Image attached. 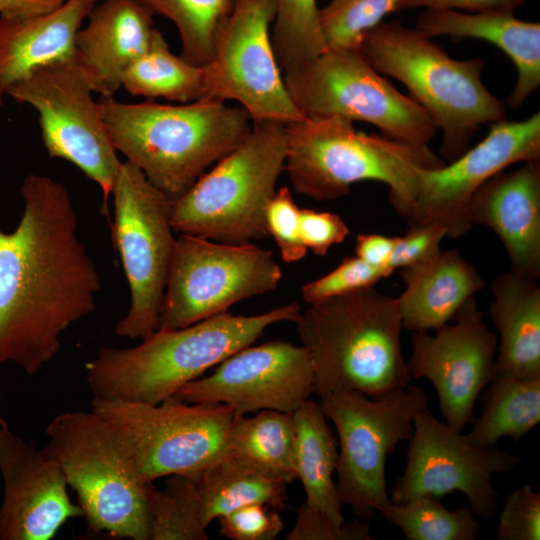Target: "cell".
Instances as JSON below:
<instances>
[{
  "label": "cell",
  "instance_id": "4316f807",
  "mask_svg": "<svg viewBox=\"0 0 540 540\" xmlns=\"http://www.w3.org/2000/svg\"><path fill=\"white\" fill-rule=\"evenodd\" d=\"M491 290L489 316L500 336L494 376L540 378V287L537 279L510 269L494 278Z\"/></svg>",
  "mask_w": 540,
  "mask_h": 540
},
{
  "label": "cell",
  "instance_id": "d6a6232c",
  "mask_svg": "<svg viewBox=\"0 0 540 540\" xmlns=\"http://www.w3.org/2000/svg\"><path fill=\"white\" fill-rule=\"evenodd\" d=\"M138 1L175 24L181 39L180 56L200 67L210 62L215 34L234 4V0Z\"/></svg>",
  "mask_w": 540,
  "mask_h": 540
},
{
  "label": "cell",
  "instance_id": "4dcf8cb0",
  "mask_svg": "<svg viewBox=\"0 0 540 540\" xmlns=\"http://www.w3.org/2000/svg\"><path fill=\"white\" fill-rule=\"evenodd\" d=\"M482 412L465 434L480 446H494L502 437L518 441L540 421V378L494 376L481 395Z\"/></svg>",
  "mask_w": 540,
  "mask_h": 540
},
{
  "label": "cell",
  "instance_id": "5b68a950",
  "mask_svg": "<svg viewBox=\"0 0 540 540\" xmlns=\"http://www.w3.org/2000/svg\"><path fill=\"white\" fill-rule=\"evenodd\" d=\"M284 171L297 194L316 201L348 195L360 181L386 184L394 210L405 219L415 203L422 170L446 163L429 146H412L357 131L340 117L286 124Z\"/></svg>",
  "mask_w": 540,
  "mask_h": 540
},
{
  "label": "cell",
  "instance_id": "484cf974",
  "mask_svg": "<svg viewBox=\"0 0 540 540\" xmlns=\"http://www.w3.org/2000/svg\"><path fill=\"white\" fill-rule=\"evenodd\" d=\"M405 284L397 297L402 326L412 332L436 330L454 318L484 279L455 248L400 269Z\"/></svg>",
  "mask_w": 540,
  "mask_h": 540
},
{
  "label": "cell",
  "instance_id": "4fadbf2b",
  "mask_svg": "<svg viewBox=\"0 0 540 540\" xmlns=\"http://www.w3.org/2000/svg\"><path fill=\"white\" fill-rule=\"evenodd\" d=\"M92 93L74 57L39 67L6 91L38 112L48 155L72 163L97 183L103 194L102 213L108 215V198L122 162Z\"/></svg>",
  "mask_w": 540,
  "mask_h": 540
},
{
  "label": "cell",
  "instance_id": "f6af8a7d",
  "mask_svg": "<svg viewBox=\"0 0 540 540\" xmlns=\"http://www.w3.org/2000/svg\"><path fill=\"white\" fill-rule=\"evenodd\" d=\"M69 0H0V16L34 17L60 9Z\"/></svg>",
  "mask_w": 540,
  "mask_h": 540
},
{
  "label": "cell",
  "instance_id": "60d3db41",
  "mask_svg": "<svg viewBox=\"0 0 540 540\" xmlns=\"http://www.w3.org/2000/svg\"><path fill=\"white\" fill-rule=\"evenodd\" d=\"M445 237V230L436 225L408 227L404 236L397 237L388 267L395 271L428 260L441 250Z\"/></svg>",
  "mask_w": 540,
  "mask_h": 540
},
{
  "label": "cell",
  "instance_id": "7402d4cb",
  "mask_svg": "<svg viewBox=\"0 0 540 540\" xmlns=\"http://www.w3.org/2000/svg\"><path fill=\"white\" fill-rule=\"evenodd\" d=\"M74 42V59L94 93L112 98L128 65L149 46L156 29L153 13L138 0H101Z\"/></svg>",
  "mask_w": 540,
  "mask_h": 540
},
{
  "label": "cell",
  "instance_id": "52a82bcc",
  "mask_svg": "<svg viewBox=\"0 0 540 540\" xmlns=\"http://www.w3.org/2000/svg\"><path fill=\"white\" fill-rule=\"evenodd\" d=\"M46 447L78 497L89 529L150 540V492L122 428L91 409L67 411L46 426Z\"/></svg>",
  "mask_w": 540,
  "mask_h": 540
},
{
  "label": "cell",
  "instance_id": "9a60e30c",
  "mask_svg": "<svg viewBox=\"0 0 540 540\" xmlns=\"http://www.w3.org/2000/svg\"><path fill=\"white\" fill-rule=\"evenodd\" d=\"M276 0H234L219 26L206 71V98L235 100L252 122L304 118L292 103L277 63L271 24Z\"/></svg>",
  "mask_w": 540,
  "mask_h": 540
},
{
  "label": "cell",
  "instance_id": "d6986e66",
  "mask_svg": "<svg viewBox=\"0 0 540 540\" xmlns=\"http://www.w3.org/2000/svg\"><path fill=\"white\" fill-rule=\"evenodd\" d=\"M314 393L307 349L285 341L246 346L215 371L180 388L174 397L188 403L228 406L235 416L264 409L293 413Z\"/></svg>",
  "mask_w": 540,
  "mask_h": 540
},
{
  "label": "cell",
  "instance_id": "8fae6325",
  "mask_svg": "<svg viewBox=\"0 0 540 540\" xmlns=\"http://www.w3.org/2000/svg\"><path fill=\"white\" fill-rule=\"evenodd\" d=\"M111 195L113 243L130 290V307L115 332L142 340L159 326L176 242L171 223L173 200L127 160L119 167Z\"/></svg>",
  "mask_w": 540,
  "mask_h": 540
},
{
  "label": "cell",
  "instance_id": "ab89813d",
  "mask_svg": "<svg viewBox=\"0 0 540 540\" xmlns=\"http://www.w3.org/2000/svg\"><path fill=\"white\" fill-rule=\"evenodd\" d=\"M287 540H370L373 539L366 522L339 524L304 502L297 510L295 523Z\"/></svg>",
  "mask_w": 540,
  "mask_h": 540
},
{
  "label": "cell",
  "instance_id": "6da1fadb",
  "mask_svg": "<svg viewBox=\"0 0 540 540\" xmlns=\"http://www.w3.org/2000/svg\"><path fill=\"white\" fill-rule=\"evenodd\" d=\"M20 190L17 227L0 229V365L32 376L57 355L61 335L96 309L101 282L65 186L32 173Z\"/></svg>",
  "mask_w": 540,
  "mask_h": 540
},
{
  "label": "cell",
  "instance_id": "83f0119b",
  "mask_svg": "<svg viewBox=\"0 0 540 540\" xmlns=\"http://www.w3.org/2000/svg\"><path fill=\"white\" fill-rule=\"evenodd\" d=\"M292 415L295 469L305 490L304 503L343 524L342 503L333 480L338 462V441L319 403L309 398Z\"/></svg>",
  "mask_w": 540,
  "mask_h": 540
},
{
  "label": "cell",
  "instance_id": "74e56055",
  "mask_svg": "<svg viewBox=\"0 0 540 540\" xmlns=\"http://www.w3.org/2000/svg\"><path fill=\"white\" fill-rule=\"evenodd\" d=\"M497 540L540 539V493L529 484L513 490L499 515Z\"/></svg>",
  "mask_w": 540,
  "mask_h": 540
},
{
  "label": "cell",
  "instance_id": "d590c367",
  "mask_svg": "<svg viewBox=\"0 0 540 540\" xmlns=\"http://www.w3.org/2000/svg\"><path fill=\"white\" fill-rule=\"evenodd\" d=\"M393 272L387 267L370 266L357 256H348L328 274L304 284L301 297L307 304L319 303L374 286Z\"/></svg>",
  "mask_w": 540,
  "mask_h": 540
},
{
  "label": "cell",
  "instance_id": "9c48e42d",
  "mask_svg": "<svg viewBox=\"0 0 540 540\" xmlns=\"http://www.w3.org/2000/svg\"><path fill=\"white\" fill-rule=\"evenodd\" d=\"M282 77L304 117L368 122L382 136L412 146H429L438 131L430 114L382 77L360 50H325Z\"/></svg>",
  "mask_w": 540,
  "mask_h": 540
},
{
  "label": "cell",
  "instance_id": "5bb4252c",
  "mask_svg": "<svg viewBox=\"0 0 540 540\" xmlns=\"http://www.w3.org/2000/svg\"><path fill=\"white\" fill-rule=\"evenodd\" d=\"M91 405L122 428L146 482L192 473L227 455L235 415L226 405L174 396L157 404L93 398Z\"/></svg>",
  "mask_w": 540,
  "mask_h": 540
},
{
  "label": "cell",
  "instance_id": "cb8c5ba5",
  "mask_svg": "<svg viewBox=\"0 0 540 540\" xmlns=\"http://www.w3.org/2000/svg\"><path fill=\"white\" fill-rule=\"evenodd\" d=\"M415 28L429 38L480 39L501 49L517 70L516 84L507 98L513 109L520 108L540 86L539 22L518 19L513 11L426 9L418 17Z\"/></svg>",
  "mask_w": 540,
  "mask_h": 540
},
{
  "label": "cell",
  "instance_id": "ba28073f",
  "mask_svg": "<svg viewBox=\"0 0 540 540\" xmlns=\"http://www.w3.org/2000/svg\"><path fill=\"white\" fill-rule=\"evenodd\" d=\"M286 151V124L253 122L237 148L172 201L174 231L237 245L267 238L265 210Z\"/></svg>",
  "mask_w": 540,
  "mask_h": 540
},
{
  "label": "cell",
  "instance_id": "8992f818",
  "mask_svg": "<svg viewBox=\"0 0 540 540\" xmlns=\"http://www.w3.org/2000/svg\"><path fill=\"white\" fill-rule=\"evenodd\" d=\"M380 74L403 83L442 131L439 156L450 163L470 148L481 125L506 119L502 100L482 81V58L457 60L398 20L368 30L359 48Z\"/></svg>",
  "mask_w": 540,
  "mask_h": 540
},
{
  "label": "cell",
  "instance_id": "8d00e7d4",
  "mask_svg": "<svg viewBox=\"0 0 540 540\" xmlns=\"http://www.w3.org/2000/svg\"><path fill=\"white\" fill-rule=\"evenodd\" d=\"M265 221L284 262L294 263L305 257L307 248L301 235L300 208L288 187L276 190L267 204Z\"/></svg>",
  "mask_w": 540,
  "mask_h": 540
},
{
  "label": "cell",
  "instance_id": "ffe728a7",
  "mask_svg": "<svg viewBox=\"0 0 540 540\" xmlns=\"http://www.w3.org/2000/svg\"><path fill=\"white\" fill-rule=\"evenodd\" d=\"M0 540H51L71 518L84 517L69 497L61 466L48 448L12 431L0 417Z\"/></svg>",
  "mask_w": 540,
  "mask_h": 540
},
{
  "label": "cell",
  "instance_id": "7c38bea8",
  "mask_svg": "<svg viewBox=\"0 0 540 540\" xmlns=\"http://www.w3.org/2000/svg\"><path fill=\"white\" fill-rule=\"evenodd\" d=\"M282 271L272 251L181 234L176 238L158 329L183 328L271 292Z\"/></svg>",
  "mask_w": 540,
  "mask_h": 540
},
{
  "label": "cell",
  "instance_id": "7bdbcfd3",
  "mask_svg": "<svg viewBox=\"0 0 540 540\" xmlns=\"http://www.w3.org/2000/svg\"><path fill=\"white\" fill-rule=\"evenodd\" d=\"M526 0H401L398 10L412 8L426 9H460L466 12L514 11Z\"/></svg>",
  "mask_w": 540,
  "mask_h": 540
},
{
  "label": "cell",
  "instance_id": "e575fe53",
  "mask_svg": "<svg viewBox=\"0 0 540 540\" xmlns=\"http://www.w3.org/2000/svg\"><path fill=\"white\" fill-rule=\"evenodd\" d=\"M401 0H331L319 9L325 50H359L364 34L399 11Z\"/></svg>",
  "mask_w": 540,
  "mask_h": 540
},
{
  "label": "cell",
  "instance_id": "d4e9b609",
  "mask_svg": "<svg viewBox=\"0 0 540 540\" xmlns=\"http://www.w3.org/2000/svg\"><path fill=\"white\" fill-rule=\"evenodd\" d=\"M94 0H69L34 17L0 16V106L8 88L35 69L74 57V42Z\"/></svg>",
  "mask_w": 540,
  "mask_h": 540
},
{
  "label": "cell",
  "instance_id": "f35d334b",
  "mask_svg": "<svg viewBox=\"0 0 540 540\" xmlns=\"http://www.w3.org/2000/svg\"><path fill=\"white\" fill-rule=\"evenodd\" d=\"M263 503L242 505L218 518L220 534L232 540H272L284 524L277 510Z\"/></svg>",
  "mask_w": 540,
  "mask_h": 540
},
{
  "label": "cell",
  "instance_id": "603a6c76",
  "mask_svg": "<svg viewBox=\"0 0 540 540\" xmlns=\"http://www.w3.org/2000/svg\"><path fill=\"white\" fill-rule=\"evenodd\" d=\"M163 490L186 521L201 531L249 503H263L277 511L287 507L285 482L262 476L228 454L198 471L169 476Z\"/></svg>",
  "mask_w": 540,
  "mask_h": 540
},
{
  "label": "cell",
  "instance_id": "b9f144b4",
  "mask_svg": "<svg viewBox=\"0 0 540 540\" xmlns=\"http://www.w3.org/2000/svg\"><path fill=\"white\" fill-rule=\"evenodd\" d=\"M303 242L317 256L327 255L331 246L342 243L350 233L345 221L327 211L300 209Z\"/></svg>",
  "mask_w": 540,
  "mask_h": 540
},
{
  "label": "cell",
  "instance_id": "1f68e13d",
  "mask_svg": "<svg viewBox=\"0 0 540 540\" xmlns=\"http://www.w3.org/2000/svg\"><path fill=\"white\" fill-rule=\"evenodd\" d=\"M397 526L407 540H475L481 525L471 507L447 509L440 498L415 496L381 514Z\"/></svg>",
  "mask_w": 540,
  "mask_h": 540
},
{
  "label": "cell",
  "instance_id": "ee69618b",
  "mask_svg": "<svg viewBox=\"0 0 540 540\" xmlns=\"http://www.w3.org/2000/svg\"><path fill=\"white\" fill-rule=\"evenodd\" d=\"M396 241V236L389 237L381 234H360L356 238L355 256L370 266L389 268L388 262L393 253Z\"/></svg>",
  "mask_w": 540,
  "mask_h": 540
},
{
  "label": "cell",
  "instance_id": "2e32d148",
  "mask_svg": "<svg viewBox=\"0 0 540 540\" xmlns=\"http://www.w3.org/2000/svg\"><path fill=\"white\" fill-rule=\"evenodd\" d=\"M517 463L518 458L508 451L471 443L462 431L439 421L426 407L413 420L406 466L390 489V500L401 504L415 496L441 498L459 491L477 517L489 520L498 498L492 476L511 471Z\"/></svg>",
  "mask_w": 540,
  "mask_h": 540
},
{
  "label": "cell",
  "instance_id": "44dd1931",
  "mask_svg": "<svg viewBox=\"0 0 540 540\" xmlns=\"http://www.w3.org/2000/svg\"><path fill=\"white\" fill-rule=\"evenodd\" d=\"M473 225L488 227L501 241L511 269L540 277V161L502 170L473 194L468 205Z\"/></svg>",
  "mask_w": 540,
  "mask_h": 540
},
{
  "label": "cell",
  "instance_id": "30bf717a",
  "mask_svg": "<svg viewBox=\"0 0 540 540\" xmlns=\"http://www.w3.org/2000/svg\"><path fill=\"white\" fill-rule=\"evenodd\" d=\"M320 398V406L338 434L337 492L362 519L385 512L392 501L386 487L387 457L413 432L417 413L428 407L425 391L408 386L373 399L356 391Z\"/></svg>",
  "mask_w": 540,
  "mask_h": 540
},
{
  "label": "cell",
  "instance_id": "e0dca14e",
  "mask_svg": "<svg viewBox=\"0 0 540 540\" xmlns=\"http://www.w3.org/2000/svg\"><path fill=\"white\" fill-rule=\"evenodd\" d=\"M540 161V112L522 121L490 125L486 137L456 160L419 174L408 227L436 225L458 239L472 228L468 205L489 178L515 163Z\"/></svg>",
  "mask_w": 540,
  "mask_h": 540
},
{
  "label": "cell",
  "instance_id": "f1b7e54d",
  "mask_svg": "<svg viewBox=\"0 0 540 540\" xmlns=\"http://www.w3.org/2000/svg\"><path fill=\"white\" fill-rule=\"evenodd\" d=\"M227 454L246 468L287 483L297 479L292 413L264 409L255 416H234Z\"/></svg>",
  "mask_w": 540,
  "mask_h": 540
},
{
  "label": "cell",
  "instance_id": "3957f363",
  "mask_svg": "<svg viewBox=\"0 0 540 540\" xmlns=\"http://www.w3.org/2000/svg\"><path fill=\"white\" fill-rule=\"evenodd\" d=\"M297 301L267 312H225L178 329H157L131 348L103 347L86 364L93 398L157 404L279 322H297Z\"/></svg>",
  "mask_w": 540,
  "mask_h": 540
},
{
  "label": "cell",
  "instance_id": "bcb514c9",
  "mask_svg": "<svg viewBox=\"0 0 540 540\" xmlns=\"http://www.w3.org/2000/svg\"><path fill=\"white\" fill-rule=\"evenodd\" d=\"M95 2L101 1V0H94Z\"/></svg>",
  "mask_w": 540,
  "mask_h": 540
},
{
  "label": "cell",
  "instance_id": "7a4b0ae2",
  "mask_svg": "<svg viewBox=\"0 0 540 540\" xmlns=\"http://www.w3.org/2000/svg\"><path fill=\"white\" fill-rule=\"evenodd\" d=\"M98 104L116 151L172 200L237 148L252 129L245 109L211 98L180 105L103 98Z\"/></svg>",
  "mask_w": 540,
  "mask_h": 540
},
{
  "label": "cell",
  "instance_id": "f546056e",
  "mask_svg": "<svg viewBox=\"0 0 540 540\" xmlns=\"http://www.w3.org/2000/svg\"><path fill=\"white\" fill-rule=\"evenodd\" d=\"M121 87L134 96L190 103L206 98V71L173 54L156 28L148 48L125 69Z\"/></svg>",
  "mask_w": 540,
  "mask_h": 540
},
{
  "label": "cell",
  "instance_id": "277c9868",
  "mask_svg": "<svg viewBox=\"0 0 540 540\" xmlns=\"http://www.w3.org/2000/svg\"><path fill=\"white\" fill-rule=\"evenodd\" d=\"M295 325L319 397L356 391L377 399L409 386L397 298L367 287L309 304Z\"/></svg>",
  "mask_w": 540,
  "mask_h": 540
},
{
  "label": "cell",
  "instance_id": "836d02e7",
  "mask_svg": "<svg viewBox=\"0 0 540 540\" xmlns=\"http://www.w3.org/2000/svg\"><path fill=\"white\" fill-rule=\"evenodd\" d=\"M271 41L283 72L323 53L316 0H276Z\"/></svg>",
  "mask_w": 540,
  "mask_h": 540
},
{
  "label": "cell",
  "instance_id": "ac0fdd59",
  "mask_svg": "<svg viewBox=\"0 0 540 540\" xmlns=\"http://www.w3.org/2000/svg\"><path fill=\"white\" fill-rule=\"evenodd\" d=\"M431 335L413 332L407 362L411 378H426L434 386L445 422L462 431L473 421L480 393L494 376L497 336L484 321L475 296Z\"/></svg>",
  "mask_w": 540,
  "mask_h": 540
}]
</instances>
